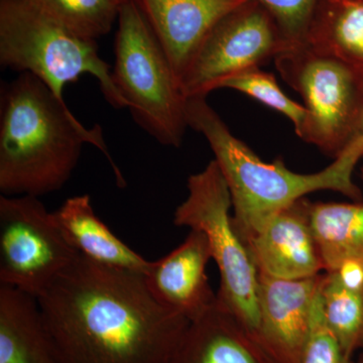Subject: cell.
<instances>
[{
  "mask_svg": "<svg viewBox=\"0 0 363 363\" xmlns=\"http://www.w3.org/2000/svg\"><path fill=\"white\" fill-rule=\"evenodd\" d=\"M37 300L63 363H167L190 323L157 302L145 274L79 253Z\"/></svg>",
  "mask_w": 363,
  "mask_h": 363,
  "instance_id": "1",
  "label": "cell"
},
{
  "mask_svg": "<svg viewBox=\"0 0 363 363\" xmlns=\"http://www.w3.org/2000/svg\"><path fill=\"white\" fill-rule=\"evenodd\" d=\"M0 109V192L40 196L58 191L77 167L84 143L101 150L116 174L100 125L86 128L39 78L20 73L2 88Z\"/></svg>",
  "mask_w": 363,
  "mask_h": 363,
  "instance_id": "2",
  "label": "cell"
},
{
  "mask_svg": "<svg viewBox=\"0 0 363 363\" xmlns=\"http://www.w3.org/2000/svg\"><path fill=\"white\" fill-rule=\"evenodd\" d=\"M187 119L189 128L206 138L225 178L233 199V228L245 245L274 214L310 193L330 190L354 202L363 200V192L352 179L360 157L350 149L322 171L298 174L286 168L281 159L272 162L259 159L233 135L207 97L187 99Z\"/></svg>",
  "mask_w": 363,
  "mask_h": 363,
  "instance_id": "3",
  "label": "cell"
},
{
  "mask_svg": "<svg viewBox=\"0 0 363 363\" xmlns=\"http://www.w3.org/2000/svg\"><path fill=\"white\" fill-rule=\"evenodd\" d=\"M0 64L18 74H33L62 100L65 86L88 74L96 79L109 104L128 107L96 40L71 32L28 0H0Z\"/></svg>",
  "mask_w": 363,
  "mask_h": 363,
  "instance_id": "4",
  "label": "cell"
},
{
  "mask_svg": "<svg viewBox=\"0 0 363 363\" xmlns=\"http://www.w3.org/2000/svg\"><path fill=\"white\" fill-rule=\"evenodd\" d=\"M117 21L114 85L140 128L162 145L181 147L187 98L166 52L133 0L121 4Z\"/></svg>",
  "mask_w": 363,
  "mask_h": 363,
  "instance_id": "5",
  "label": "cell"
},
{
  "mask_svg": "<svg viewBox=\"0 0 363 363\" xmlns=\"http://www.w3.org/2000/svg\"><path fill=\"white\" fill-rule=\"evenodd\" d=\"M187 188V198L174 213V224L206 235L220 274L217 298L259 336V272L247 245L234 230L233 199L217 162L213 160L189 177Z\"/></svg>",
  "mask_w": 363,
  "mask_h": 363,
  "instance_id": "6",
  "label": "cell"
},
{
  "mask_svg": "<svg viewBox=\"0 0 363 363\" xmlns=\"http://www.w3.org/2000/svg\"><path fill=\"white\" fill-rule=\"evenodd\" d=\"M286 84L304 100L301 140L336 159L352 142L363 107V72L311 45H295L274 60Z\"/></svg>",
  "mask_w": 363,
  "mask_h": 363,
  "instance_id": "7",
  "label": "cell"
},
{
  "mask_svg": "<svg viewBox=\"0 0 363 363\" xmlns=\"http://www.w3.org/2000/svg\"><path fill=\"white\" fill-rule=\"evenodd\" d=\"M35 196H0V285L37 298L77 257Z\"/></svg>",
  "mask_w": 363,
  "mask_h": 363,
  "instance_id": "8",
  "label": "cell"
},
{
  "mask_svg": "<svg viewBox=\"0 0 363 363\" xmlns=\"http://www.w3.org/2000/svg\"><path fill=\"white\" fill-rule=\"evenodd\" d=\"M290 48L271 13L248 0L208 33L181 78L182 93L187 99L207 97L227 79L260 68Z\"/></svg>",
  "mask_w": 363,
  "mask_h": 363,
  "instance_id": "9",
  "label": "cell"
},
{
  "mask_svg": "<svg viewBox=\"0 0 363 363\" xmlns=\"http://www.w3.org/2000/svg\"><path fill=\"white\" fill-rule=\"evenodd\" d=\"M323 274L281 279L259 272V336L281 363H298L311 329Z\"/></svg>",
  "mask_w": 363,
  "mask_h": 363,
  "instance_id": "10",
  "label": "cell"
},
{
  "mask_svg": "<svg viewBox=\"0 0 363 363\" xmlns=\"http://www.w3.org/2000/svg\"><path fill=\"white\" fill-rule=\"evenodd\" d=\"M311 202L298 199L274 214L245 245L257 272L281 279L319 276L323 260L310 218Z\"/></svg>",
  "mask_w": 363,
  "mask_h": 363,
  "instance_id": "11",
  "label": "cell"
},
{
  "mask_svg": "<svg viewBox=\"0 0 363 363\" xmlns=\"http://www.w3.org/2000/svg\"><path fill=\"white\" fill-rule=\"evenodd\" d=\"M210 259L206 235L190 229L182 245L152 262L145 274L150 293L160 304L194 321L211 309L217 300L206 272Z\"/></svg>",
  "mask_w": 363,
  "mask_h": 363,
  "instance_id": "12",
  "label": "cell"
},
{
  "mask_svg": "<svg viewBox=\"0 0 363 363\" xmlns=\"http://www.w3.org/2000/svg\"><path fill=\"white\" fill-rule=\"evenodd\" d=\"M171 62L179 84L213 26L248 0H133Z\"/></svg>",
  "mask_w": 363,
  "mask_h": 363,
  "instance_id": "13",
  "label": "cell"
},
{
  "mask_svg": "<svg viewBox=\"0 0 363 363\" xmlns=\"http://www.w3.org/2000/svg\"><path fill=\"white\" fill-rule=\"evenodd\" d=\"M167 363H281L259 336L217 298L189 323Z\"/></svg>",
  "mask_w": 363,
  "mask_h": 363,
  "instance_id": "14",
  "label": "cell"
},
{
  "mask_svg": "<svg viewBox=\"0 0 363 363\" xmlns=\"http://www.w3.org/2000/svg\"><path fill=\"white\" fill-rule=\"evenodd\" d=\"M52 213L67 242L86 259L143 274L149 271L152 262L128 247L98 218L89 195L69 198Z\"/></svg>",
  "mask_w": 363,
  "mask_h": 363,
  "instance_id": "15",
  "label": "cell"
},
{
  "mask_svg": "<svg viewBox=\"0 0 363 363\" xmlns=\"http://www.w3.org/2000/svg\"><path fill=\"white\" fill-rule=\"evenodd\" d=\"M0 363H63L37 298L0 285Z\"/></svg>",
  "mask_w": 363,
  "mask_h": 363,
  "instance_id": "16",
  "label": "cell"
},
{
  "mask_svg": "<svg viewBox=\"0 0 363 363\" xmlns=\"http://www.w3.org/2000/svg\"><path fill=\"white\" fill-rule=\"evenodd\" d=\"M306 44L363 72V0H319Z\"/></svg>",
  "mask_w": 363,
  "mask_h": 363,
  "instance_id": "17",
  "label": "cell"
},
{
  "mask_svg": "<svg viewBox=\"0 0 363 363\" xmlns=\"http://www.w3.org/2000/svg\"><path fill=\"white\" fill-rule=\"evenodd\" d=\"M310 218L324 272L348 260L363 262V203H312Z\"/></svg>",
  "mask_w": 363,
  "mask_h": 363,
  "instance_id": "18",
  "label": "cell"
},
{
  "mask_svg": "<svg viewBox=\"0 0 363 363\" xmlns=\"http://www.w3.org/2000/svg\"><path fill=\"white\" fill-rule=\"evenodd\" d=\"M325 321L346 354L363 350V290L344 286L332 272H325L321 284Z\"/></svg>",
  "mask_w": 363,
  "mask_h": 363,
  "instance_id": "19",
  "label": "cell"
},
{
  "mask_svg": "<svg viewBox=\"0 0 363 363\" xmlns=\"http://www.w3.org/2000/svg\"><path fill=\"white\" fill-rule=\"evenodd\" d=\"M71 32L96 40L111 32L118 18L114 0H28Z\"/></svg>",
  "mask_w": 363,
  "mask_h": 363,
  "instance_id": "20",
  "label": "cell"
},
{
  "mask_svg": "<svg viewBox=\"0 0 363 363\" xmlns=\"http://www.w3.org/2000/svg\"><path fill=\"white\" fill-rule=\"evenodd\" d=\"M219 89L240 91L283 114L290 119L298 138H302L307 123V109L304 105L286 96L277 82L274 74L260 70V68L252 69L227 79L219 86Z\"/></svg>",
  "mask_w": 363,
  "mask_h": 363,
  "instance_id": "21",
  "label": "cell"
},
{
  "mask_svg": "<svg viewBox=\"0 0 363 363\" xmlns=\"http://www.w3.org/2000/svg\"><path fill=\"white\" fill-rule=\"evenodd\" d=\"M276 21L292 47L306 44L308 30L319 0H255Z\"/></svg>",
  "mask_w": 363,
  "mask_h": 363,
  "instance_id": "22",
  "label": "cell"
},
{
  "mask_svg": "<svg viewBox=\"0 0 363 363\" xmlns=\"http://www.w3.org/2000/svg\"><path fill=\"white\" fill-rule=\"evenodd\" d=\"M298 363H355L327 326L322 308L321 289L313 310L309 336Z\"/></svg>",
  "mask_w": 363,
  "mask_h": 363,
  "instance_id": "23",
  "label": "cell"
},
{
  "mask_svg": "<svg viewBox=\"0 0 363 363\" xmlns=\"http://www.w3.org/2000/svg\"><path fill=\"white\" fill-rule=\"evenodd\" d=\"M331 272L346 288L353 291L363 290V262L348 260Z\"/></svg>",
  "mask_w": 363,
  "mask_h": 363,
  "instance_id": "24",
  "label": "cell"
},
{
  "mask_svg": "<svg viewBox=\"0 0 363 363\" xmlns=\"http://www.w3.org/2000/svg\"><path fill=\"white\" fill-rule=\"evenodd\" d=\"M347 147H352V149L354 150L360 157H363V107L357 135H355L352 142H351Z\"/></svg>",
  "mask_w": 363,
  "mask_h": 363,
  "instance_id": "25",
  "label": "cell"
},
{
  "mask_svg": "<svg viewBox=\"0 0 363 363\" xmlns=\"http://www.w3.org/2000/svg\"><path fill=\"white\" fill-rule=\"evenodd\" d=\"M114 1L117 2L119 6H121V4H124L125 1H128V0H114Z\"/></svg>",
  "mask_w": 363,
  "mask_h": 363,
  "instance_id": "26",
  "label": "cell"
},
{
  "mask_svg": "<svg viewBox=\"0 0 363 363\" xmlns=\"http://www.w3.org/2000/svg\"><path fill=\"white\" fill-rule=\"evenodd\" d=\"M360 175H362V185H363V167L362 168V171H360Z\"/></svg>",
  "mask_w": 363,
  "mask_h": 363,
  "instance_id": "27",
  "label": "cell"
},
{
  "mask_svg": "<svg viewBox=\"0 0 363 363\" xmlns=\"http://www.w3.org/2000/svg\"><path fill=\"white\" fill-rule=\"evenodd\" d=\"M357 363H363V355L362 357L359 358V360H358Z\"/></svg>",
  "mask_w": 363,
  "mask_h": 363,
  "instance_id": "28",
  "label": "cell"
}]
</instances>
